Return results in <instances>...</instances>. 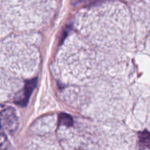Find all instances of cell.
<instances>
[{"label": "cell", "instance_id": "1", "mask_svg": "<svg viewBox=\"0 0 150 150\" xmlns=\"http://www.w3.org/2000/svg\"><path fill=\"white\" fill-rule=\"evenodd\" d=\"M37 83H38L37 79H31V80L27 81L26 82L24 85V88L23 89L22 95L17 100V101H16V103L17 105H20L21 107H25L27 105L31 95H32L34 89L36 87Z\"/></svg>", "mask_w": 150, "mask_h": 150}, {"label": "cell", "instance_id": "2", "mask_svg": "<svg viewBox=\"0 0 150 150\" xmlns=\"http://www.w3.org/2000/svg\"><path fill=\"white\" fill-rule=\"evenodd\" d=\"M59 124L60 125L66 126V127H71L73 125V120L69 114L65 113H61L59 115Z\"/></svg>", "mask_w": 150, "mask_h": 150}, {"label": "cell", "instance_id": "3", "mask_svg": "<svg viewBox=\"0 0 150 150\" xmlns=\"http://www.w3.org/2000/svg\"><path fill=\"white\" fill-rule=\"evenodd\" d=\"M139 139L141 142L146 146H150V133L148 132L144 131L141 133L139 135Z\"/></svg>", "mask_w": 150, "mask_h": 150}]
</instances>
